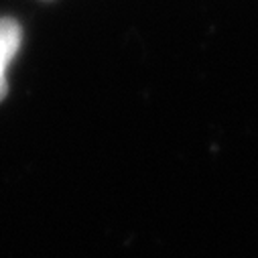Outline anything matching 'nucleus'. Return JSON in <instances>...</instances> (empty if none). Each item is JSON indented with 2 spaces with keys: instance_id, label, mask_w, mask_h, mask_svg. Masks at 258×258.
Returning <instances> with one entry per match:
<instances>
[{
  "instance_id": "obj_1",
  "label": "nucleus",
  "mask_w": 258,
  "mask_h": 258,
  "mask_svg": "<svg viewBox=\"0 0 258 258\" xmlns=\"http://www.w3.org/2000/svg\"><path fill=\"white\" fill-rule=\"evenodd\" d=\"M21 47V27L11 21H0V100L7 94V68L15 59L17 51Z\"/></svg>"
}]
</instances>
